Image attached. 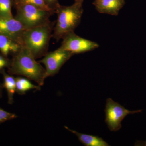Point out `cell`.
I'll list each match as a JSON object with an SVG mask.
<instances>
[{
	"mask_svg": "<svg viewBox=\"0 0 146 146\" xmlns=\"http://www.w3.org/2000/svg\"><path fill=\"white\" fill-rule=\"evenodd\" d=\"M14 54L9 66V72L11 75L24 76L42 86L46 78V69L36 61L31 52L22 46L20 50Z\"/></svg>",
	"mask_w": 146,
	"mask_h": 146,
	"instance_id": "cell-1",
	"label": "cell"
},
{
	"mask_svg": "<svg viewBox=\"0 0 146 146\" xmlns=\"http://www.w3.org/2000/svg\"><path fill=\"white\" fill-rule=\"evenodd\" d=\"M83 3L75 2L71 6L60 5L56 10L57 18L52 37L57 42L74 32L80 24L83 13Z\"/></svg>",
	"mask_w": 146,
	"mask_h": 146,
	"instance_id": "cell-2",
	"label": "cell"
},
{
	"mask_svg": "<svg viewBox=\"0 0 146 146\" xmlns=\"http://www.w3.org/2000/svg\"><path fill=\"white\" fill-rule=\"evenodd\" d=\"M54 23L27 29L22 36V46L31 52L36 59L48 52L50 40L52 37Z\"/></svg>",
	"mask_w": 146,
	"mask_h": 146,
	"instance_id": "cell-3",
	"label": "cell"
},
{
	"mask_svg": "<svg viewBox=\"0 0 146 146\" xmlns=\"http://www.w3.org/2000/svg\"><path fill=\"white\" fill-rule=\"evenodd\" d=\"M16 10L15 18L29 29L50 23V18L52 12L30 4L14 5Z\"/></svg>",
	"mask_w": 146,
	"mask_h": 146,
	"instance_id": "cell-4",
	"label": "cell"
},
{
	"mask_svg": "<svg viewBox=\"0 0 146 146\" xmlns=\"http://www.w3.org/2000/svg\"><path fill=\"white\" fill-rule=\"evenodd\" d=\"M141 110L130 111L120 104L119 103L113 101L111 98L106 100L105 113V121L108 127L111 131H117L121 128V122L128 115L140 113Z\"/></svg>",
	"mask_w": 146,
	"mask_h": 146,
	"instance_id": "cell-5",
	"label": "cell"
},
{
	"mask_svg": "<svg viewBox=\"0 0 146 146\" xmlns=\"http://www.w3.org/2000/svg\"><path fill=\"white\" fill-rule=\"evenodd\" d=\"M74 55L72 53L59 47L55 50L47 53L39 62L46 67L47 78L57 74L63 65Z\"/></svg>",
	"mask_w": 146,
	"mask_h": 146,
	"instance_id": "cell-6",
	"label": "cell"
},
{
	"mask_svg": "<svg viewBox=\"0 0 146 146\" xmlns=\"http://www.w3.org/2000/svg\"><path fill=\"white\" fill-rule=\"evenodd\" d=\"M60 47L75 55L94 50L98 48L99 45L79 36L73 32L63 38Z\"/></svg>",
	"mask_w": 146,
	"mask_h": 146,
	"instance_id": "cell-7",
	"label": "cell"
},
{
	"mask_svg": "<svg viewBox=\"0 0 146 146\" xmlns=\"http://www.w3.org/2000/svg\"><path fill=\"white\" fill-rule=\"evenodd\" d=\"M26 29L15 17L0 16V33L8 36L22 46V36Z\"/></svg>",
	"mask_w": 146,
	"mask_h": 146,
	"instance_id": "cell-8",
	"label": "cell"
},
{
	"mask_svg": "<svg viewBox=\"0 0 146 146\" xmlns=\"http://www.w3.org/2000/svg\"><path fill=\"white\" fill-rule=\"evenodd\" d=\"M125 4V0H94L93 4L99 13L117 16Z\"/></svg>",
	"mask_w": 146,
	"mask_h": 146,
	"instance_id": "cell-9",
	"label": "cell"
},
{
	"mask_svg": "<svg viewBox=\"0 0 146 146\" xmlns=\"http://www.w3.org/2000/svg\"><path fill=\"white\" fill-rule=\"evenodd\" d=\"M22 46L8 36L0 33V51L7 57L11 53L15 54L21 49Z\"/></svg>",
	"mask_w": 146,
	"mask_h": 146,
	"instance_id": "cell-10",
	"label": "cell"
},
{
	"mask_svg": "<svg viewBox=\"0 0 146 146\" xmlns=\"http://www.w3.org/2000/svg\"><path fill=\"white\" fill-rule=\"evenodd\" d=\"M65 128L77 136L79 141L86 146H109L108 144L100 137L89 134L79 133L75 130L70 129L67 126Z\"/></svg>",
	"mask_w": 146,
	"mask_h": 146,
	"instance_id": "cell-11",
	"label": "cell"
},
{
	"mask_svg": "<svg viewBox=\"0 0 146 146\" xmlns=\"http://www.w3.org/2000/svg\"><path fill=\"white\" fill-rule=\"evenodd\" d=\"M1 72L3 76V86L5 88L7 91L8 103L12 104L13 102V96L16 92V79L12 76L6 73L3 69Z\"/></svg>",
	"mask_w": 146,
	"mask_h": 146,
	"instance_id": "cell-12",
	"label": "cell"
},
{
	"mask_svg": "<svg viewBox=\"0 0 146 146\" xmlns=\"http://www.w3.org/2000/svg\"><path fill=\"white\" fill-rule=\"evenodd\" d=\"M16 79V92L20 95H23L26 91L31 89L40 90V86H36L31 83L26 78L17 77Z\"/></svg>",
	"mask_w": 146,
	"mask_h": 146,
	"instance_id": "cell-13",
	"label": "cell"
},
{
	"mask_svg": "<svg viewBox=\"0 0 146 146\" xmlns=\"http://www.w3.org/2000/svg\"><path fill=\"white\" fill-rule=\"evenodd\" d=\"M24 4L31 5L44 10L50 11L54 13H55L54 11L50 9L46 5L44 0H14L13 1V5L16 4Z\"/></svg>",
	"mask_w": 146,
	"mask_h": 146,
	"instance_id": "cell-14",
	"label": "cell"
},
{
	"mask_svg": "<svg viewBox=\"0 0 146 146\" xmlns=\"http://www.w3.org/2000/svg\"><path fill=\"white\" fill-rule=\"evenodd\" d=\"M14 0H0V16L13 17L11 7Z\"/></svg>",
	"mask_w": 146,
	"mask_h": 146,
	"instance_id": "cell-15",
	"label": "cell"
},
{
	"mask_svg": "<svg viewBox=\"0 0 146 146\" xmlns=\"http://www.w3.org/2000/svg\"><path fill=\"white\" fill-rule=\"evenodd\" d=\"M17 117V116L15 114L6 111L0 108V124Z\"/></svg>",
	"mask_w": 146,
	"mask_h": 146,
	"instance_id": "cell-16",
	"label": "cell"
},
{
	"mask_svg": "<svg viewBox=\"0 0 146 146\" xmlns=\"http://www.w3.org/2000/svg\"><path fill=\"white\" fill-rule=\"evenodd\" d=\"M45 3L52 10L56 13V10L60 5L58 0H44Z\"/></svg>",
	"mask_w": 146,
	"mask_h": 146,
	"instance_id": "cell-17",
	"label": "cell"
},
{
	"mask_svg": "<svg viewBox=\"0 0 146 146\" xmlns=\"http://www.w3.org/2000/svg\"><path fill=\"white\" fill-rule=\"evenodd\" d=\"M11 62L3 55H0V72L5 67L10 66Z\"/></svg>",
	"mask_w": 146,
	"mask_h": 146,
	"instance_id": "cell-18",
	"label": "cell"
},
{
	"mask_svg": "<svg viewBox=\"0 0 146 146\" xmlns=\"http://www.w3.org/2000/svg\"><path fill=\"white\" fill-rule=\"evenodd\" d=\"M136 145H141V146H146V141L145 142H143L142 143H137Z\"/></svg>",
	"mask_w": 146,
	"mask_h": 146,
	"instance_id": "cell-19",
	"label": "cell"
},
{
	"mask_svg": "<svg viewBox=\"0 0 146 146\" xmlns=\"http://www.w3.org/2000/svg\"><path fill=\"white\" fill-rule=\"evenodd\" d=\"M84 0H74L75 2L83 3Z\"/></svg>",
	"mask_w": 146,
	"mask_h": 146,
	"instance_id": "cell-20",
	"label": "cell"
},
{
	"mask_svg": "<svg viewBox=\"0 0 146 146\" xmlns=\"http://www.w3.org/2000/svg\"><path fill=\"white\" fill-rule=\"evenodd\" d=\"M2 88V86L0 84V97H1V96Z\"/></svg>",
	"mask_w": 146,
	"mask_h": 146,
	"instance_id": "cell-21",
	"label": "cell"
}]
</instances>
